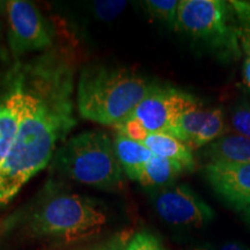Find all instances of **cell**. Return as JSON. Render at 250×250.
Masks as SVG:
<instances>
[{
  "label": "cell",
  "instance_id": "6da1fadb",
  "mask_svg": "<svg viewBox=\"0 0 250 250\" xmlns=\"http://www.w3.org/2000/svg\"><path fill=\"white\" fill-rule=\"evenodd\" d=\"M26 102L15 140L0 165V205L9 203L51 160L76 125L74 67L71 55L56 48L24 64Z\"/></svg>",
  "mask_w": 250,
  "mask_h": 250
},
{
  "label": "cell",
  "instance_id": "7a4b0ae2",
  "mask_svg": "<svg viewBox=\"0 0 250 250\" xmlns=\"http://www.w3.org/2000/svg\"><path fill=\"white\" fill-rule=\"evenodd\" d=\"M156 86L129 68L87 65L78 81V110L86 120L114 126L129 116Z\"/></svg>",
  "mask_w": 250,
  "mask_h": 250
},
{
  "label": "cell",
  "instance_id": "3957f363",
  "mask_svg": "<svg viewBox=\"0 0 250 250\" xmlns=\"http://www.w3.org/2000/svg\"><path fill=\"white\" fill-rule=\"evenodd\" d=\"M107 224L98 202L66 191L48 195L35 205L26 230L34 239L76 242L96 235Z\"/></svg>",
  "mask_w": 250,
  "mask_h": 250
},
{
  "label": "cell",
  "instance_id": "277c9868",
  "mask_svg": "<svg viewBox=\"0 0 250 250\" xmlns=\"http://www.w3.org/2000/svg\"><path fill=\"white\" fill-rule=\"evenodd\" d=\"M55 166L68 179L86 186L116 189L123 182L114 143L103 131H83L68 139L56 153Z\"/></svg>",
  "mask_w": 250,
  "mask_h": 250
},
{
  "label": "cell",
  "instance_id": "5b68a950",
  "mask_svg": "<svg viewBox=\"0 0 250 250\" xmlns=\"http://www.w3.org/2000/svg\"><path fill=\"white\" fill-rule=\"evenodd\" d=\"M234 15L230 2L223 0H181L174 29L224 49L228 55H237L240 35Z\"/></svg>",
  "mask_w": 250,
  "mask_h": 250
},
{
  "label": "cell",
  "instance_id": "8992f818",
  "mask_svg": "<svg viewBox=\"0 0 250 250\" xmlns=\"http://www.w3.org/2000/svg\"><path fill=\"white\" fill-rule=\"evenodd\" d=\"M7 41L15 58L30 52L49 50L55 31L36 5L24 0L7 1Z\"/></svg>",
  "mask_w": 250,
  "mask_h": 250
},
{
  "label": "cell",
  "instance_id": "52a82bcc",
  "mask_svg": "<svg viewBox=\"0 0 250 250\" xmlns=\"http://www.w3.org/2000/svg\"><path fill=\"white\" fill-rule=\"evenodd\" d=\"M198 104L196 98L183 90L156 86L133 109L129 117L138 121L148 133H166L170 136L179 118Z\"/></svg>",
  "mask_w": 250,
  "mask_h": 250
},
{
  "label": "cell",
  "instance_id": "ba28073f",
  "mask_svg": "<svg viewBox=\"0 0 250 250\" xmlns=\"http://www.w3.org/2000/svg\"><path fill=\"white\" fill-rule=\"evenodd\" d=\"M154 208L162 220L177 227L201 228L210 224L214 211L187 184H171L152 191Z\"/></svg>",
  "mask_w": 250,
  "mask_h": 250
},
{
  "label": "cell",
  "instance_id": "9c48e42d",
  "mask_svg": "<svg viewBox=\"0 0 250 250\" xmlns=\"http://www.w3.org/2000/svg\"><path fill=\"white\" fill-rule=\"evenodd\" d=\"M204 176L213 191L235 211L250 206L249 164H206Z\"/></svg>",
  "mask_w": 250,
  "mask_h": 250
},
{
  "label": "cell",
  "instance_id": "30bf717a",
  "mask_svg": "<svg viewBox=\"0 0 250 250\" xmlns=\"http://www.w3.org/2000/svg\"><path fill=\"white\" fill-rule=\"evenodd\" d=\"M26 102L24 65L18 64L8 77L7 87L0 93V165L8 155L17 137Z\"/></svg>",
  "mask_w": 250,
  "mask_h": 250
},
{
  "label": "cell",
  "instance_id": "8fae6325",
  "mask_svg": "<svg viewBox=\"0 0 250 250\" xmlns=\"http://www.w3.org/2000/svg\"><path fill=\"white\" fill-rule=\"evenodd\" d=\"M224 111L219 108L204 109L198 104L179 118L170 136L197 149L224 136Z\"/></svg>",
  "mask_w": 250,
  "mask_h": 250
},
{
  "label": "cell",
  "instance_id": "7c38bea8",
  "mask_svg": "<svg viewBox=\"0 0 250 250\" xmlns=\"http://www.w3.org/2000/svg\"><path fill=\"white\" fill-rule=\"evenodd\" d=\"M204 155L208 164H249L250 139L241 134H224L208 144Z\"/></svg>",
  "mask_w": 250,
  "mask_h": 250
},
{
  "label": "cell",
  "instance_id": "4fadbf2b",
  "mask_svg": "<svg viewBox=\"0 0 250 250\" xmlns=\"http://www.w3.org/2000/svg\"><path fill=\"white\" fill-rule=\"evenodd\" d=\"M112 143L122 169L130 180H138L143 168L152 158L153 153L143 143L127 138L121 133L115 134Z\"/></svg>",
  "mask_w": 250,
  "mask_h": 250
},
{
  "label": "cell",
  "instance_id": "5bb4252c",
  "mask_svg": "<svg viewBox=\"0 0 250 250\" xmlns=\"http://www.w3.org/2000/svg\"><path fill=\"white\" fill-rule=\"evenodd\" d=\"M184 171L187 170L179 162L153 154L143 168L137 182H139L146 189L154 191L174 184L175 180Z\"/></svg>",
  "mask_w": 250,
  "mask_h": 250
},
{
  "label": "cell",
  "instance_id": "9a60e30c",
  "mask_svg": "<svg viewBox=\"0 0 250 250\" xmlns=\"http://www.w3.org/2000/svg\"><path fill=\"white\" fill-rule=\"evenodd\" d=\"M143 144L154 155L179 162L187 171L195 169L192 149L173 136L166 133H149Z\"/></svg>",
  "mask_w": 250,
  "mask_h": 250
},
{
  "label": "cell",
  "instance_id": "2e32d148",
  "mask_svg": "<svg viewBox=\"0 0 250 250\" xmlns=\"http://www.w3.org/2000/svg\"><path fill=\"white\" fill-rule=\"evenodd\" d=\"M144 7L151 17L164 21L174 29L179 1L176 0H147V1H144Z\"/></svg>",
  "mask_w": 250,
  "mask_h": 250
},
{
  "label": "cell",
  "instance_id": "e0dca14e",
  "mask_svg": "<svg viewBox=\"0 0 250 250\" xmlns=\"http://www.w3.org/2000/svg\"><path fill=\"white\" fill-rule=\"evenodd\" d=\"M125 250H168L160 240L149 232H139L129 239Z\"/></svg>",
  "mask_w": 250,
  "mask_h": 250
},
{
  "label": "cell",
  "instance_id": "ac0fdd59",
  "mask_svg": "<svg viewBox=\"0 0 250 250\" xmlns=\"http://www.w3.org/2000/svg\"><path fill=\"white\" fill-rule=\"evenodd\" d=\"M116 133H121L123 136L127 137V138L136 140V142L143 143L146 139V137L148 136L147 130L139 123L138 121L134 120L132 117H125L124 120H122L120 123L114 125Z\"/></svg>",
  "mask_w": 250,
  "mask_h": 250
},
{
  "label": "cell",
  "instance_id": "d6986e66",
  "mask_svg": "<svg viewBox=\"0 0 250 250\" xmlns=\"http://www.w3.org/2000/svg\"><path fill=\"white\" fill-rule=\"evenodd\" d=\"M127 6L126 1H117V0H104V1H94L93 9L94 14L98 17L100 20L108 21L114 20L124 11Z\"/></svg>",
  "mask_w": 250,
  "mask_h": 250
},
{
  "label": "cell",
  "instance_id": "ffe728a7",
  "mask_svg": "<svg viewBox=\"0 0 250 250\" xmlns=\"http://www.w3.org/2000/svg\"><path fill=\"white\" fill-rule=\"evenodd\" d=\"M233 129L237 131L241 136H245L250 139V107L247 104L235 105L232 110L230 116Z\"/></svg>",
  "mask_w": 250,
  "mask_h": 250
},
{
  "label": "cell",
  "instance_id": "44dd1931",
  "mask_svg": "<svg viewBox=\"0 0 250 250\" xmlns=\"http://www.w3.org/2000/svg\"><path fill=\"white\" fill-rule=\"evenodd\" d=\"M240 42H241L243 52H245V65H243V74H245V81L250 88V27L242 26L239 29Z\"/></svg>",
  "mask_w": 250,
  "mask_h": 250
},
{
  "label": "cell",
  "instance_id": "7402d4cb",
  "mask_svg": "<svg viewBox=\"0 0 250 250\" xmlns=\"http://www.w3.org/2000/svg\"><path fill=\"white\" fill-rule=\"evenodd\" d=\"M230 5L242 26L250 27V1H230Z\"/></svg>",
  "mask_w": 250,
  "mask_h": 250
},
{
  "label": "cell",
  "instance_id": "603a6c76",
  "mask_svg": "<svg viewBox=\"0 0 250 250\" xmlns=\"http://www.w3.org/2000/svg\"><path fill=\"white\" fill-rule=\"evenodd\" d=\"M129 241L127 237L124 236H117L114 240L107 242V250H125L126 243Z\"/></svg>",
  "mask_w": 250,
  "mask_h": 250
},
{
  "label": "cell",
  "instance_id": "cb8c5ba5",
  "mask_svg": "<svg viewBox=\"0 0 250 250\" xmlns=\"http://www.w3.org/2000/svg\"><path fill=\"white\" fill-rule=\"evenodd\" d=\"M219 250H250V247H247L242 243L237 242H227Z\"/></svg>",
  "mask_w": 250,
  "mask_h": 250
},
{
  "label": "cell",
  "instance_id": "d4e9b609",
  "mask_svg": "<svg viewBox=\"0 0 250 250\" xmlns=\"http://www.w3.org/2000/svg\"><path fill=\"white\" fill-rule=\"evenodd\" d=\"M80 250H107V242L102 243V245L92 247V248H86V249H80Z\"/></svg>",
  "mask_w": 250,
  "mask_h": 250
},
{
  "label": "cell",
  "instance_id": "484cf974",
  "mask_svg": "<svg viewBox=\"0 0 250 250\" xmlns=\"http://www.w3.org/2000/svg\"><path fill=\"white\" fill-rule=\"evenodd\" d=\"M7 11V1H0V17L6 14Z\"/></svg>",
  "mask_w": 250,
  "mask_h": 250
},
{
  "label": "cell",
  "instance_id": "4316f807",
  "mask_svg": "<svg viewBox=\"0 0 250 250\" xmlns=\"http://www.w3.org/2000/svg\"><path fill=\"white\" fill-rule=\"evenodd\" d=\"M245 218H246L247 223L250 225V206L245 211Z\"/></svg>",
  "mask_w": 250,
  "mask_h": 250
},
{
  "label": "cell",
  "instance_id": "83f0119b",
  "mask_svg": "<svg viewBox=\"0 0 250 250\" xmlns=\"http://www.w3.org/2000/svg\"><path fill=\"white\" fill-rule=\"evenodd\" d=\"M193 250H213L210 247H198V248H195Z\"/></svg>",
  "mask_w": 250,
  "mask_h": 250
},
{
  "label": "cell",
  "instance_id": "f1b7e54d",
  "mask_svg": "<svg viewBox=\"0 0 250 250\" xmlns=\"http://www.w3.org/2000/svg\"><path fill=\"white\" fill-rule=\"evenodd\" d=\"M1 37H2V23L1 21H0V40H1Z\"/></svg>",
  "mask_w": 250,
  "mask_h": 250
}]
</instances>
